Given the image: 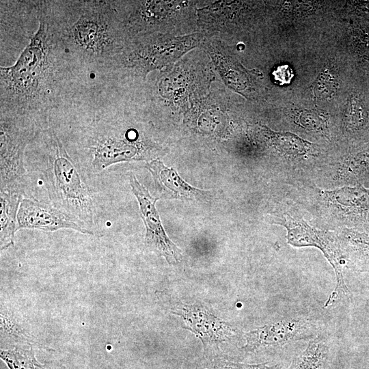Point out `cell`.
<instances>
[{"label":"cell","instance_id":"6da1fadb","mask_svg":"<svg viewBox=\"0 0 369 369\" xmlns=\"http://www.w3.org/2000/svg\"><path fill=\"white\" fill-rule=\"evenodd\" d=\"M34 9L36 31L13 65L0 67V111L39 123L68 102L77 74L55 34L47 1H34Z\"/></svg>","mask_w":369,"mask_h":369},{"label":"cell","instance_id":"7a4b0ae2","mask_svg":"<svg viewBox=\"0 0 369 369\" xmlns=\"http://www.w3.org/2000/svg\"><path fill=\"white\" fill-rule=\"evenodd\" d=\"M56 38L77 75L103 74L128 40L114 1H48Z\"/></svg>","mask_w":369,"mask_h":369},{"label":"cell","instance_id":"3957f363","mask_svg":"<svg viewBox=\"0 0 369 369\" xmlns=\"http://www.w3.org/2000/svg\"><path fill=\"white\" fill-rule=\"evenodd\" d=\"M45 133L49 191L55 206L84 223H94L95 208L89 188L55 132L49 128Z\"/></svg>","mask_w":369,"mask_h":369},{"label":"cell","instance_id":"277c9868","mask_svg":"<svg viewBox=\"0 0 369 369\" xmlns=\"http://www.w3.org/2000/svg\"><path fill=\"white\" fill-rule=\"evenodd\" d=\"M201 35L167 39L145 35L132 37L113 59L105 77L118 71L146 78L151 71L161 68L177 59L201 41Z\"/></svg>","mask_w":369,"mask_h":369},{"label":"cell","instance_id":"5b68a950","mask_svg":"<svg viewBox=\"0 0 369 369\" xmlns=\"http://www.w3.org/2000/svg\"><path fill=\"white\" fill-rule=\"evenodd\" d=\"M1 190H21L25 175V150L39 123L31 118L0 113Z\"/></svg>","mask_w":369,"mask_h":369},{"label":"cell","instance_id":"8992f818","mask_svg":"<svg viewBox=\"0 0 369 369\" xmlns=\"http://www.w3.org/2000/svg\"><path fill=\"white\" fill-rule=\"evenodd\" d=\"M283 226L287 230L288 243L295 247H315L319 249L332 266L336 279V287L325 305H331L348 293L344 279L342 267L344 263L341 245L333 232L318 230L303 219L288 218Z\"/></svg>","mask_w":369,"mask_h":369},{"label":"cell","instance_id":"52a82bcc","mask_svg":"<svg viewBox=\"0 0 369 369\" xmlns=\"http://www.w3.org/2000/svg\"><path fill=\"white\" fill-rule=\"evenodd\" d=\"M90 103L98 118L96 122L94 121L96 124L92 136L89 139L93 169L98 172L117 163L144 159L142 144L136 141L137 132L128 130L125 137L117 135L111 128H107Z\"/></svg>","mask_w":369,"mask_h":369},{"label":"cell","instance_id":"ba28073f","mask_svg":"<svg viewBox=\"0 0 369 369\" xmlns=\"http://www.w3.org/2000/svg\"><path fill=\"white\" fill-rule=\"evenodd\" d=\"M318 327L312 318L293 316L278 318L244 334L245 345L241 348L251 353L262 349L277 348L316 336Z\"/></svg>","mask_w":369,"mask_h":369},{"label":"cell","instance_id":"9c48e42d","mask_svg":"<svg viewBox=\"0 0 369 369\" xmlns=\"http://www.w3.org/2000/svg\"><path fill=\"white\" fill-rule=\"evenodd\" d=\"M172 313L178 316L184 328L194 333L202 342L205 353L213 347L237 338L239 331L221 320L204 305L178 303Z\"/></svg>","mask_w":369,"mask_h":369},{"label":"cell","instance_id":"30bf717a","mask_svg":"<svg viewBox=\"0 0 369 369\" xmlns=\"http://www.w3.org/2000/svg\"><path fill=\"white\" fill-rule=\"evenodd\" d=\"M130 184L139 206L146 232L147 247L163 256L169 264H176L182 259L180 249L169 238L161 224L155 204L158 198L152 196L135 176L130 177Z\"/></svg>","mask_w":369,"mask_h":369},{"label":"cell","instance_id":"8fae6325","mask_svg":"<svg viewBox=\"0 0 369 369\" xmlns=\"http://www.w3.org/2000/svg\"><path fill=\"white\" fill-rule=\"evenodd\" d=\"M38 229L53 232L59 229H72L83 234L94 232L76 217L36 200H22L17 215V229Z\"/></svg>","mask_w":369,"mask_h":369},{"label":"cell","instance_id":"7c38bea8","mask_svg":"<svg viewBox=\"0 0 369 369\" xmlns=\"http://www.w3.org/2000/svg\"><path fill=\"white\" fill-rule=\"evenodd\" d=\"M22 191L4 189L0 192L1 250L14 245V233L18 230L17 215L22 201Z\"/></svg>","mask_w":369,"mask_h":369},{"label":"cell","instance_id":"4fadbf2b","mask_svg":"<svg viewBox=\"0 0 369 369\" xmlns=\"http://www.w3.org/2000/svg\"><path fill=\"white\" fill-rule=\"evenodd\" d=\"M323 193L329 201L346 214L360 217L369 215V189L362 186L342 187Z\"/></svg>","mask_w":369,"mask_h":369},{"label":"cell","instance_id":"5bb4252c","mask_svg":"<svg viewBox=\"0 0 369 369\" xmlns=\"http://www.w3.org/2000/svg\"><path fill=\"white\" fill-rule=\"evenodd\" d=\"M146 167L152 173L156 187L172 191L174 197L191 199L206 193L188 184L174 169L167 168L159 161H153Z\"/></svg>","mask_w":369,"mask_h":369},{"label":"cell","instance_id":"9a60e30c","mask_svg":"<svg viewBox=\"0 0 369 369\" xmlns=\"http://www.w3.org/2000/svg\"><path fill=\"white\" fill-rule=\"evenodd\" d=\"M18 340L7 349L1 350V357L10 369H59L51 365H41L36 361L31 345L23 338ZM62 369V368H61Z\"/></svg>","mask_w":369,"mask_h":369},{"label":"cell","instance_id":"2e32d148","mask_svg":"<svg viewBox=\"0 0 369 369\" xmlns=\"http://www.w3.org/2000/svg\"><path fill=\"white\" fill-rule=\"evenodd\" d=\"M329 348L322 336L312 338L306 348L292 360L288 369H322L327 357Z\"/></svg>","mask_w":369,"mask_h":369},{"label":"cell","instance_id":"e0dca14e","mask_svg":"<svg viewBox=\"0 0 369 369\" xmlns=\"http://www.w3.org/2000/svg\"><path fill=\"white\" fill-rule=\"evenodd\" d=\"M264 133L274 147L284 155L305 156L313 150L312 144L290 133H276L265 128Z\"/></svg>","mask_w":369,"mask_h":369},{"label":"cell","instance_id":"ac0fdd59","mask_svg":"<svg viewBox=\"0 0 369 369\" xmlns=\"http://www.w3.org/2000/svg\"><path fill=\"white\" fill-rule=\"evenodd\" d=\"M195 369H282L279 364L269 365L263 364H244L232 361L223 358L207 357L201 360Z\"/></svg>","mask_w":369,"mask_h":369},{"label":"cell","instance_id":"d6986e66","mask_svg":"<svg viewBox=\"0 0 369 369\" xmlns=\"http://www.w3.org/2000/svg\"><path fill=\"white\" fill-rule=\"evenodd\" d=\"M346 248L360 258L369 260V235L353 230H346L342 235Z\"/></svg>","mask_w":369,"mask_h":369},{"label":"cell","instance_id":"ffe728a7","mask_svg":"<svg viewBox=\"0 0 369 369\" xmlns=\"http://www.w3.org/2000/svg\"><path fill=\"white\" fill-rule=\"evenodd\" d=\"M364 110L361 102L356 97H352L348 102L344 114V122L350 129L361 127L364 121Z\"/></svg>","mask_w":369,"mask_h":369},{"label":"cell","instance_id":"44dd1931","mask_svg":"<svg viewBox=\"0 0 369 369\" xmlns=\"http://www.w3.org/2000/svg\"><path fill=\"white\" fill-rule=\"evenodd\" d=\"M295 122L299 126L314 131H323L326 120L316 111L304 110L297 113Z\"/></svg>","mask_w":369,"mask_h":369},{"label":"cell","instance_id":"7402d4cb","mask_svg":"<svg viewBox=\"0 0 369 369\" xmlns=\"http://www.w3.org/2000/svg\"><path fill=\"white\" fill-rule=\"evenodd\" d=\"M336 85L333 75L328 71H325L320 73L314 83V94L318 98H327L334 93Z\"/></svg>","mask_w":369,"mask_h":369},{"label":"cell","instance_id":"603a6c76","mask_svg":"<svg viewBox=\"0 0 369 369\" xmlns=\"http://www.w3.org/2000/svg\"><path fill=\"white\" fill-rule=\"evenodd\" d=\"M342 167L344 173H355L369 168V150L356 154L347 160Z\"/></svg>","mask_w":369,"mask_h":369}]
</instances>
